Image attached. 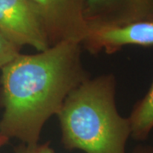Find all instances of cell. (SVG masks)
Segmentation results:
<instances>
[{
    "mask_svg": "<svg viewBox=\"0 0 153 153\" xmlns=\"http://www.w3.org/2000/svg\"><path fill=\"white\" fill-rule=\"evenodd\" d=\"M81 53V44L64 41L33 55L20 54L1 69L0 134L38 143L46 122L90 77Z\"/></svg>",
    "mask_w": 153,
    "mask_h": 153,
    "instance_id": "obj_1",
    "label": "cell"
},
{
    "mask_svg": "<svg viewBox=\"0 0 153 153\" xmlns=\"http://www.w3.org/2000/svg\"><path fill=\"white\" fill-rule=\"evenodd\" d=\"M116 87V77L108 73L88 78L68 94L57 114L65 149L126 153L130 123L117 111Z\"/></svg>",
    "mask_w": 153,
    "mask_h": 153,
    "instance_id": "obj_2",
    "label": "cell"
},
{
    "mask_svg": "<svg viewBox=\"0 0 153 153\" xmlns=\"http://www.w3.org/2000/svg\"><path fill=\"white\" fill-rule=\"evenodd\" d=\"M46 33L49 46L73 41L81 44L88 33L86 0H27Z\"/></svg>",
    "mask_w": 153,
    "mask_h": 153,
    "instance_id": "obj_3",
    "label": "cell"
},
{
    "mask_svg": "<svg viewBox=\"0 0 153 153\" xmlns=\"http://www.w3.org/2000/svg\"><path fill=\"white\" fill-rule=\"evenodd\" d=\"M0 33L18 48L49 49L44 29L27 0H0Z\"/></svg>",
    "mask_w": 153,
    "mask_h": 153,
    "instance_id": "obj_4",
    "label": "cell"
},
{
    "mask_svg": "<svg viewBox=\"0 0 153 153\" xmlns=\"http://www.w3.org/2000/svg\"><path fill=\"white\" fill-rule=\"evenodd\" d=\"M128 45L153 46V20L132 22L117 27L88 28L81 46L96 55H111Z\"/></svg>",
    "mask_w": 153,
    "mask_h": 153,
    "instance_id": "obj_5",
    "label": "cell"
},
{
    "mask_svg": "<svg viewBox=\"0 0 153 153\" xmlns=\"http://www.w3.org/2000/svg\"><path fill=\"white\" fill-rule=\"evenodd\" d=\"M84 15L88 28L153 20V0H86Z\"/></svg>",
    "mask_w": 153,
    "mask_h": 153,
    "instance_id": "obj_6",
    "label": "cell"
},
{
    "mask_svg": "<svg viewBox=\"0 0 153 153\" xmlns=\"http://www.w3.org/2000/svg\"><path fill=\"white\" fill-rule=\"evenodd\" d=\"M128 118L130 137L138 141L147 140L153 130V80L146 94L133 106Z\"/></svg>",
    "mask_w": 153,
    "mask_h": 153,
    "instance_id": "obj_7",
    "label": "cell"
},
{
    "mask_svg": "<svg viewBox=\"0 0 153 153\" xmlns=\"http://www.w3.org/2000/svg\"><path fill=\"white\" fill-rule=\"evenodd\" d=\"M20 49L0 33V70L21 54Z\"/></svg>",
    "mask_w": 153,
    "mask_h": 153,
    "instance_id": "obj_8",
    "label": "cell"
},
{
    "mask_svg": "<svg viewBox=\"0 0 153 153\" xmlns=\"http://www.w3.org/2000/svg\"><path fill=\"white\" fill-rule=\"evenodd\" d=\"M14 153H55V150L51 147L49 141L32 145L22 143L14 149Z\"/></svg>",
    "mask_w": 153,
    "mask_h": 153,
    "instance_id": "obj_9",
    "label": "cell"
},
{
    "mask_svg": "<svg viewBox=\"0 0 153 153\" xmlns=\"http://www.w3.org/2000/svg\"><path fill=\"white\" fill-rule=\"evenodd\" d=\"M131 153H153V146L149 145H139L134 147Z\"/></svg>",
    "mask_w": 153,
    "mask_h": 153,
    "instance_id": "obj_10",
    "label": "cell"
},
{
    "mask_svg": "<svg viewBox=\"0 0 153 153\" xmlns=\"http://www.w3.org/2000/svg\"><path fill=\"white\" fill-rule=\"evenodd\" d=\"M9 139L8 138H6L4 135H2V134H0V148L3 147L4 145H6L7 143L9 142Z\"/></svg>",
    "mask_w": 153,
    "mask_h": 153,
    "instance_id": "obj_11",
    "label": "cell"
}]
</instances>
